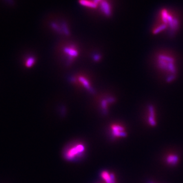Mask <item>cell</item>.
Wrapping results in <instances>:
<instances>
[{"instance_id":"obj_3","label":"cell","mask_w":183,"mask_h":183,"mask_svg":"<svg viewBox=\"0 0 183 183\" xmlns=\"http://www.w3.org/2000/svg\"><path fill=\"white\" fill-rule=\"evenodd\" d=\"M100 7L101 12L104 15L110 16L111 15V7L107 1L102 0L100 3Z\"/></svg>"},{"instance_id":"obj_10","label":"cell","mask_w":183,"mask_h":183,"mask_svg":"<svg viewBox=\"0 0 183 183\" xmlns=\"http://www.w3.org/2000/svg\"><path fill=\"white\" fill-rule=\"evenodd\" d=\"M152 183V182H150V183Z\"/></svg>"},{"instance_id":"obj_2","label":"cell","mask_w":183,"mask_h":183,"mask_svg":"<svg viewBox=\"0 0 183 183\" xmlns=\"http://www.w3.org/2000/svg\"><path fill=\"white\" fill-rule=\"evenodd\" d=\"M85 150V147L79 144L74 146L69 149L65 153V157L69 160H72L80 155Z\"/></svg>"},{"instance_id":"obj_6","label":"cell","mask_w":183,"mask_h":183,"mask_svg":"<svg viewBox=\"0 0 183 183\" xmlns=\"http://www.w3.org/2000/svg\"><path fill=\"white\" fill-rule=\"evenodd\" d=\"M78 3L82 6L92 9H96L98 6L93 0H78Z\"/></svg>"},{"instance_id":"obj_7","label":"cell","mask_w":183,"mask_h":183,"mask_svg":"<svg viewBox=\"0 0 183 183\" xmlns=\"http://www.w3.org/2000/svg\"><path fill=\"white\" fill-rule=\"evenodd\" d=\"M179 157L178 156L175 155H171L167 158L166 161L168 164L172 165H175L179 162Z\"/></svg>"},{"instance_id":"obj_8","label":"cell","mask_w":183,"mask_h":183,"mask_svg":"<svg viewBox=\"0 0 183 183\" xmlns=\"http://www.w3.org/2000/svg\"><path fill=\"white\" fill-rule=\"evenodd\" d=\"M96 4H100V3H101V2L102 1V0H93Z\"/></svg>"},{"instance_id":"obj_9","label":"cell","mask_w":183,"mask_h":183,"mask_svg":"<svg viewBox=\"0 0 183 183\" xmlns=\"http://www.w3.org/2000/svg\"><path fill=\"white\" fill-rule=\"evenodd\" d=\"M9 1H10V2H12V0H9Z\"/></svg>"},{"instance_id":"obj_5","label":"cell","mask_w":183,"mask_h":183,"mask_svg":"<svg viewBox=\"0 0 183 183\" xmlns=\"http://www.w3.org/2000/svg\"><path fill=\"white\" fill-rule=\"evenodd\" d=\"M114 135L117 137H125L126 133L125 132L124 128L119 125H115L111 127Z\"/></svg>"},{"instance_id":"obj_4","label":"cell","mask_w":183,"mask_h":183,"mask_svg":"<svg viewBox=\"0 0 183 183\" xmlns=\"http://www.w3.org/2000/svg\"><path fill=\"white\" fill-rule=\"evenodd\" d=\"M148 123L152 127L156 125V121L155 120V113L154 107L152 105H149L148 107Z\"/></svg>"},{"instance_id":"obj_1","label":"cell","mask_w":183,"mask_h":183,"mask_svg":"<svg viewBox=\"0 0 183 183\" xmlns=\"http://www.w3.org/2000/svg\"><path fill=\"white\" fill-rule=\"evenodd\" d=\"M156 64L159 70L166 76V81L171 82L177 77V67L175 58L167 52L159 53L156 57Z\"/></svg>"}]
</instances>
